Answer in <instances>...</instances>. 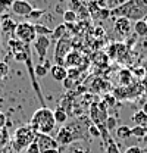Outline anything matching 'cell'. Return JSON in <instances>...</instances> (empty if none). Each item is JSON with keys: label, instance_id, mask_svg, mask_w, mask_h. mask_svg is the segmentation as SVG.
<instances>
[{"label": "cell", "instance_id": "31", "mask_svg": "<svg viewBox=\"0 0 147 153\" xmlns=\"http://www.w3.org/2000/svg\"><path fill=\"white\" fill-rule=\"evenodd\" d=\"M49 72V68L47 66H44V65H36V75H37V78L38 76H44L46 74Z\"/></svg>", "mask_w": 147, "mask_h": 153}, {"label": "cell", "instance_id": "7", "mask_svg": "<svg viewBox=\"0 0 147 153\" xmlns=\"http://www.w3.org/2000/svg\"><path fill=\"white\" fill-rule=\"evenodd\" d=\"M90 119L91 122L99 128V127H103L106 124V119H108V105L105 102H99V103H93L90 105Z\"/></svg>", "mask_w": 147, "mask_h": 153}, {"label": "cell", "instance_id": "14", "mask_svg": "<svg viewBox=\"0 0 147 153\" xmlns=\"http://www.w3.org/2000/svg\"><path fill=\"white\" fill-rule=\"evenodd\" d=\"M56 141L59 143V146H68V144L75 143V138H74V134L71 133V130L66 125H62L56 134Z\"/></svg>", "mask_w": 147, "mask_h": 153}, {"label": "cell", "instance_id": "22", "mask_svg": "<svg viewBox=\"0 0 147 153\" xmlns=\"http://www.w3.org/2000/svg\"><path fill=\"white\" fill-rule=\"evenodd\" d=\"M52 36H53V38H55V40H60V38L65 37V36H68V28H66L65 22L56 27L55 30H53V34H52Z\"/></svg>", "mask_w": 147, "mask_h": 153}, {"label": "cell", "instance_id": "25", "mask_svg": "<svg viewBox=\"0 0 147 153\" xmlns=\"http://www.w3.org/2000/svg\"><path fill=\"white\" fill-rule=\"evenodd\" d=\"M105 153H121L118 146H116V143L112 140V137L105 141Z\"/></svg>", "mask_w": 147, "mask_h": 153}, {"label": "cell", "instance_id": "28", "mask_svg": "<svg viewBox=\"0 0 147 153\" xmlns=\"http://www.w3.org/2000/svg\"><path fill=\"white\" fill-rule=\"evenodd\" d=\"M9 75V65L4 60H0V84L4 81V78Z\"/></svg>", "mask_w": 147, "mask_h": 153}, {"label": "cell", "instance_id": "8", "mask_svg": "<svg viewBox=\"0 0 147 153\" xmlns=\"http://www.w3.org/2000/svg\"><path fill=\"white\" fill-rule=\"evenodd\" d=\"M144 88L141 87L140 82H135V84H131L127 87H122V88H116L115 90V97L118 99H131V97H137L140 96V93L143 91Z\"/></svg>", "mask_w": 147, "mask_h": 153}, {"label": "cell", "instance_id": "11", "mask_svg": "<svg viewBox=\"0 0 147 153\" xmlns=\"http://www.w3.org/2000/svg\"><path fill=\"white\" fill-rule=\"evenodd\" d=\"M16 25H18V22H15L12 18L3 15V16H1V21H0V31H1V36H6L7 40L15 38Z\"/></svg>", "mask_w": 147, "mask_h": 153}, {"label": "cell", "instance_id": "17", "mask_svg": "<svg viewBox=\"0 0 147 153\" xmlns=\"http://www.w3.org/2000/svg\"><path fill=\"white\" fill-rule=\"evenodd\" d=\"M118 81L122 87H127L132 84V72L129 69H121L118 74Z\"/></svg>", "mask_w": 147, "mask_h": 153}, {"label": "cell", "instance_id": "4", "mask_svg": "<svg viewBox=\"0 0 147 153\" xmlns=\"http://www.w3.org/2000/svg\"><path fill=\"white\" fill-rule=\"evenodd\" d=\"M22 63H25V68H27L28 75H30V79H31L33 90H34V93H36L37 99H38V102H40V105H41V108H47V106H46V102H44V97L41 94V88H40V84H38V79H37V75H36V65L33 63L31 47L28 49V52H27V55L24 57V62H22Z\"/></svg>", "mask_w": 147, "mask_h": 153}, {"label": "cell", "instance_id": "41", "mask_svg": "<svg viewBox=\"0 0 147 153\" xmlns=\"http://www.w3.org/2000/svg\"><path fill=\"white\" fill-rule=\"evenodd\" d=\"M43 153H59V149H52V150H46Z\"/></svg>", "mask_w": 147, "mask_h": 153}, {"label": "cell", "instance_id": "26", "mask_svg": "<svg viewBox=\"0 0 147 153\" xmlns=\"http://www.w3.org/2000/svg\"><path fill=\"white\" fill-rule=\"evenodd\" d=\"M36 25V33H37V37L38 36H50V34H53V31L49 28V27H44V25H41V24H34Z\"/></svg>", "mask_w": 147, "mask_h": 153}, {"label": "cell", "instance_id": "13", "mask_svg": "<svg viewBox=\"0 0 147 153\" xmlns=\"http://www.w3.org/2000/svg\"><path fill=\"white\" fill-rule=\"evenodd\" d=\"M50 47V38L47 36H38L34 41V50L38 55V59L40 60H44L46 59V55H47V50Z\"/></svg>", "mask_w": 147, "mask_h": 153}, {"label": "cell", "instance_id": "38", "mask_svg": "<svg viewBox=\"0 0 147 153\" xmlns=\"http://www.w3.org/2000/svg\"><path fill=\"white\" fill-rule=\"evenodd\" d=\"M6 122H7V118H6V115L3 114V112H0V130L6 127Z\"/></svg>", "mask_w": 147, "mask_h": 153}, {"label": "cell", "instance_id": "19", "mask_svg": "<svg viewBox=\"0 0 147 153\" xmlns=\"http://www.w3.org/2000/svg\"><path fill=\"white\" fill-rule=\"evenodd\" d=\"M53 115H55V121L56 124H60V125H65L68 122V118L69 115L66 111H63L62 108H57L56 111H53Z\"/></svg>", "mask_w": 147, "mask_h": 153}, {"label": "cell", "instance_id": "16", "mask_svg": "<svg viewBox=\"0 0 147 153\" xmlns=\"http://www.w3.org/2000/svg\"><path fill=\"white\" fill-rule=\"evenodd\" d=\"M82 62V56H81V53L79 52H76V50H71L69 52V55L66 56L65 59V63H63V66L66 68H76L79 63Z\"/></svg>", "mask_w": 147, "mask_h": 153}, {"label": "cell", "instance_id": "44", "mask_svg": "<svg viewBox=\"0 0 147 153\" xmlns=\"http://www.w3.org/2000/svg\"><path fill=\"white\" fill-rule=\"evenodd\" d=\"M143 21H144V22H146V24H147V15H146V16H144V18H143Z\"/></svg>", "mask_w": 147, "mask_h": 153}, {"label": "cell", "instance_id": "37", "mask_svg": "<svg viewBox=\"0 0 147 153\" xmlns=\"http://www.w3.org/2000/svg\"><path fill=\"white\" fill-rule=\"evenodd\" d=\"M144 74H146V71H144V68H137V69H134V72H132V75L135 76H140V78H144Z\"/></svg>", "mask_w": 147, "mask_h": 153}, {"label": "cell", "instance_id": "39", "mask_svg": "<svg viewBox=\"0 0 147 153\" xmlns=\"http://www.w3.org/2000/svg\"><path fill=\"white\" fill-rule=\"evenodd\" d=\"M140 84H141V87H143L144 90H147V76H144V78H141Z\"/></svg>", "mask_w": 147, "mask_h": 153}, {"label": "cell", "instance_id": "5", "mask_svg": "<svg viewBox=\"0 0 147 153\" xmlns=\"http://www.w3.org/2000/svg\"><path fill=\"white\" fill-rule=\"evenodd\" d=\"M15 38H18L19 41L24 43V44H31V43H34L37 38L36 25H34L33 22H28V21L18 22L16 31H15Z\"/></svg>", "mask_w": 147, "mask_h": 153}, {"label": "cell", "instance_id": "27", "mask_svg": "<svg viewBox=\"0 0 147 153\" xmlns=\"http://www.w3.org/2000/svg\"><path fill=\"white\" fill-rule=\"evenodd\" d=\"M10 141V135H9V131L6 128H1L0 130V147H6Z\"/></svg>", "mask_w": 147, "mask_h": 153}, {"label": "cell", "instance_id": "9", "mask_svg": "<svg viewBox=\"0 0 147 153\" xmlns=\"http://www.w3.org/2000/svg\"><path fill=\"white\" fill-rule=\"evenodd\" d=\"M134 28V24H131V21L127 18H116L113 24V31L116 33V36L121 38H125L129 36L131 30Z\"/></svg>", "mask_w": 147, "mask_h": 153}, {"label": "cell", "instance_id": "23", "mask_svg": "<svg viewBox=\"0 0 147 153\" xmlns=\"http://www.w3.org/2000/svg\"><path fill=\"white\" fill-rule=\"evenodd\" d=\"M131 133L132 137H137V138H144L147 135V127H141V125H135L131 128Z\"/></svg>", "mask_w": 147, "mask_h": 153}, {"label": "cell", "instance_id": "20", "mask_svg": "<svg viewBox=\"0 0 147 153\" xmlns=\"http://www.w3.org/2000/svg\"><path fill=\"white\" fill-rule=\"evenodd\" d=\"M132 121L135 125H141V127H147V112L144 111H138L132 115Z\"/></svg>", "mask_w": 147, "mask_h": 153}, {"label": "cell", "instance_id": "45", "mask_svg": "<svg viewBox=\"0 0 147 153\" xmlns=\"http://www.w3.org/2000/svg\"><path fill=\"white\" fill-rule=\"evenodd\" d=\"M143 140H144V141H146V143H147V135H146V137H144V138H143Z\"/></svg>", "mask_w": 147, "mask_h": 153}, {"label": "cell", "instance_id": "30", "mask_svg": "<svg viewBox=\"0 0 147 153\" xmlns=\"http://www.w3.org/2000/svg\"><path fill=\"white\" fill-rule=\"evenodd\" d=\"M15 0H0V16L4 15V12L13 4Z\"/></svg>", "mask_w": 147, "mask_h": 153}, {"label": "cell", "instance_id": "10", "mask_svg": "<svg viewBox=\"0 0 147 153\" xmlns=\"http://www.w3.org/2000/svg\"><path fill=\"white\" fill-rule=\"evenodd\" d=\"M36 141L41 153L46 152V150H52V149H59V143L56 141V138H53L49 134H37Z\"/></svg>", "mask_w": 147, "mask_h": 153}, {"label": "cell", "instance_id": "2", "mask_svg": "<svg viewBox=\"0 0 147 153\" xmlns=\"http://www.w3.org/2000/svg\"><path fill=\"white\" fill-rule=\"evenodd\" d=\"M30 125L37 134H49L50 135V133L55 131L56 127L53 111L49 108H40L38 111L33 114Z\"/></svg>", "mask_w": 147, "mask_h": 153}, {"label": "cell", "instance_id": "33", "mask_svg": "<svg viewBox=\"0 0 147 153\" xmlns=\"http://www.w3.org/2000/svg\"><path fill=\"white\" fill-rule=\"evenodd\" d=\"M88 134L91 135V137H102V134H100V130L94 125V124H91L90 125V128H88Z\"/></svg>", "mask_w": 147, "mask_h": 153}, {"label": "cell", "instance_id": "29", "mask_svg": "<svg viewBox=\"0 0 147 153\" xmlns=\"http://www.w3.org/2000/svg\"><path fill=\"white\" fill-rule=\"evenodd\" d=\"M105 127H106V130H108V131L112 134L113 131H115V130H116V118H115V116H108Z\"/></svg>", "mask_w": 147, "mask_h": 153}, {"label": "cell", "instance_id": "18", "mask_svg": "<svg viewBox=\"0 0 147 153\" xmlns=\"http://www.w3.org/2000/svg\"><path fill=\"white\" fill-rule=\"evenodd\" d=\"M132 30L137 34V37H147V24L143 19L134 22V28Z\"/></svg>", "mask_w": 147, "mask_h": 153}, {"label": "cell", "instance_id": "32", "mask_svg": "<svg viewBox=\"0 0 147 153\" xmlns=\"http://www.w3.org/2000/svg\"><path fill=\"white\" fill-rule=\"evenodd\" d=\"M43 15H44V10H43V9H34V10L30 13V16H28V18H31L33 21H37V19L41 18Z\"/></svg>", "mask_w": 147, "mask_h": 153}, {"label": "cell", "instance_id": "24", "mask_svg": "<svg viewBox=\"0 0 147 153\" xmlns=\"http://www.w3.org/2000/svg\"><path fill=\"white\" fill-rule=\"evenodd\" d=\"M76 19H78V15L74 12L72 9H66L63 12V21H65V24H74V22H76Z\"/></svg>", "mask_w": 147, "mask_h": 153}, {"label": "cell", "instance_id": "21", "mask_svg": "<svg viewBox=\"0 0 147 153\" xmlns=\"http://www.w3.org/2000/svg\"><path fill=\"white\" fill-rule=\"evenodd\" d=\"M131 135H132V133H131V128L128 125H121V127L116 128V137L119 140H127Z\"/></svg>", "mask_w": 147, "mask_h": 153}, {"label": "cell", "instance_id": "34", "mask_svg": "<svg viewBox=\"0 0 147 153\" xmlns=\"http://www.w3.org/2000/svg\"><path fill=\"white\" fill-rule=\"evenodd\" d=\"M25 152H27V153H41V152H40V147H38V144H37V141L31 143Z\"/></svg>", "mask_w": 147, "mask_h": 153}, {"label": "cell", "instance_id": "3", "mask_svg": "<svg viewBox=\"0 0 147 153\" xmlns=\"http://www.w3.org/2000/svg\"><path fill=\"white\" fill-rule=\"evenodd\" d=\"M36 135L37 133L31 128V125H24V127H21L15 131L12 140H10V147L16 153L27 150L28 146L36 141Z\"/></svg>", "mask_w": 147, "mask_h": 153}, {"label": "cell", "instance_id": "36", "mask_svg": "<svg viewBox=\"0 0 147 153\" xmlns=\"http://www.w3.org/2000/svg\"><path fill=\"white\" fill-rule=\"evenodd\" d=\"M62 84H63V87H65L66 90H71V88L74 87V79L68 76V78H66V79H65V81H63Z\"/></svg>", "mask_w": 147, "mask_h": 153}, {"label": "cell", "instance_id": "12", "mask_svg": "<svg viewBox=\"0 0 147 153\" xmlns=\"http://www.w3.org/2000/svg\"><path fill=\"white\" fill-rule=\"evenodd\" d=\"M10 10H12V13H15L18 16H27L28 18L30 13L34 9H33V4L27 0H15L13 4L10 6Z\"/></svg>", "mask_w": 147, "mask_h": 153}, {"label": "cell", "instance_id": "42", "mask_svg": "<svg viewBox=\"0 0 147 153\" xmlns=\"http://www.w3.org/2000/svg\"><path fill=\"white\" fill-rule=\"evenodd\" d=\"M0 153H7L6 152V147H0Z\"/></svg>", "mask_w": 147, "mask_h": 153}, {"label": "cell", "instance_id": "15", "mask_svg": "<svg viewBox=\"0 0 147 153\" xmlns=\"http://www.w3.org/2000/svg\"><path fill=\"white\" fill-rule=\"evenodd\" d=\"M50 74L53 76V79L56 81H59V82H63L66 78H68V69L65 68V66H62V65H53L50 69Z\"/></svg>", "mask_w": 147, "mask_h": 153}, {"label": "cell", "instance_id": "1", "mask_svg": "<svg viewBox=\"0 0 147 153\" xmlns=\"http://www.w3.org/2000/svg\"><path fill=\"white\" fill-rule=\"evenodd\" d=\"M147 15V0H127L116 7L110 9V16L127 18L129 21H140Z\"/></svg>", "mask_w": 147, "mask_h": 153}, {"label": "cell", "instance_id": "35", "mask_svg": "<svg viewBox=\"0 0 147 153\" xmlns=\"http://www.w3.org/2000/svg\"><path fill=\"white\" fill-rule=\"evenodd\" d=\"M124 153H144V150L141 147H138V146H131Z\"/></svg>", "mask_w": 147, "mask_h": 153}, {"label": "cell", "instance_id": "43", "mask_svg": "<svg viewBox=\"0 0 147 153\" xmlns=\"http://www.w3.org/2000/svg\"><path fill=\"white\" fill-rule=\"evenodd\" d=\"M0 55H1V31H0Z\"/></svg>", "mask_w": 147, "mask_h": 153}, {"label": "cell", "instance_id": "6", "mask_svg": "<svg viewBox=\"0 0 147 153\" xmlns=\"http://www.w3.org/2000/svg\"><path fill=\"white\" fill-rule=\"evenodd\" d=\"M72 50V38L71 36H65L63 38L56 41V47H55V62L56 65H62L65 63V59L69 55V52Z\"/></svg>", "mask_w": 147, "mask_h": 153}, {"label": "cell", "instance_id": "40", "mask_svg": "<svg viewBox=\"0 0 147 153\" xmlns=\"http://www.w3.org/2000/svg\"><path fill=\"white\" fill-rule=\"evenodd\" d=\"M71 153H87L85 150H81V149H74V150H71Z\"/></svg>", "mask_w": 147, "mask_h": 153}]
</instances>
